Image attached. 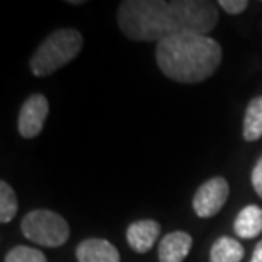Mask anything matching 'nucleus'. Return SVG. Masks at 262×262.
<instances>
[{
    "instance_id": "obj_1",
    "label": "nucleus",
    "mask_w": 262,
    "mask_h": 262,
    "mask_svg": "<svg viewBox=\"0 0 262 262\" xmlns=\"http://www.w3.org/2000/svg\"><path fill=\"white\" fill-rule=\"evenodd\" d=\"M218 24V9L208 0H124L118 26L131 41H162L187 33L208 34Z\"/></svg>"
},
{
    "instance_id": "obj_2",
    "label": "nucleus",
    "mask_w": 262,
    "mask_h": 262,
    "mask_svg": "<svg viewBox=\"0 0 262 262\" xmlns=\"http://www.w3.org/2000/svg\"><path fill=\"white\" fill-rule=\"evenodd\" d=\"M222 46L206 34L187 33L157 43V65L165 77L179 83H199L218 70Z\"/></svg>"
},
{
    "instance_id": "obj_3",
    "label": "nucleus",
    "mask_w": 262,
    "mask_h": 262,
    "mask_svg": "<svg viewBox=\"0 0 262 262\" xmlns=\"http://www.w3.org/2000/svg\"><path fill=\"white\" fill-rule=\"evenodd\" d=\"M83 45L77 29H56L34 51L29 68L36 77H46L68 65L80 53Z\"/></svg>"
},
{
    "instance_id": "obj_4",
    "label": "nucleus",
    "mask_w": 262,
    "mask_h": 262,
    "mask_svg": "<svg viewBox=\"0 0 262 262\" xmlns=\"http://www.w3.org/2000/svg\"><path fill=\"white\" fill-rule=\"evenodd\" d=\"M24 237L43 247H61L70 237V227L61 214L50 209H34L20 223Z\"/></svg>"
},
{
    "instance_id": "obj_5",
    "label": "nucleus",
    "mask_w": 262,
    "mask_h": 262,
    "mask_svg": "<svg viewBox=\"0 0 262 262\" xmlns=\"http://www.w3.org/2000/svg\"><path fill=\"white\" fill-rule=\"evenodd\" d=\"M230 187L223 177H213L196 191L192 198V209L199 218H211L225 206Z\"/></svg>"
},
{
    "instance_id": "obj_6",
    "label": "nucleus",
    "mask_w": 262,
    "mask_h": 262,
    "mask_svg": "<svg viewBox=\"0 0 262 262\" xmlns=\"http://www.w3.org/2000/svg\"><path fill=\"white\" fill-rule=\"evenodd\" d=\"M50 113V104L43 94H33L26 99L19 111L17 129L23 138H36L43 131L45 121Z\"/></svg>"
},
{
    "instance_id": "obj_7",
    "label": "nucleus",
    "mask_w": 262,
    "mask_h": 262,
    "mask_svg": "<svg viewBox=\"0 0 262 262\" xmlns=\"http://www.w3.org/2000/svg\"><path fill=\"white\" fill-rule=\"evenodd\" d=\"M160 235V225L154 220H140L131 223L126 230L128 245L135 252L145 254L154 247Z\"/></svg>"
},
{
    "instance_id": "obj_8",
    "label": "nucleus",
    "mask_w": 262,
    "mask_h": 262,
    "mask_svg": "<svg viewBox=\"0 0 262 262\" xmlns=\"http://www.w3.org/2000/svg\"><path fill=\"white\" fill-rule=\"evenodd\" d=\"M78 262H119V252L104 238H87L75 250Z\"/></svg>"
},
{
    "instance_id": "obj_9",
    "label": "nucleus",
    "mask_w": 262,
    "mask_h": 262,
    "mask_svg": "<svg viewBox=\"0 0 262 262\" xmlns=\"http://www.w3.org/2000/svg\"><path fill=\"white\" fill-rule=\"evenodd\" d=\"M192 237L186 232L167 233L159 244L160 262H182L191 252Z\"/></svg>"
},
{
    "instance_id": "obj_10",
    "label": "nucleus",
    "mask_w": 262,
    "mask_h": 262,
    "mask_svg": "<svg viewBox=\"0 0 262 262\" xmlns=\"http://www.w3.org/2000/svg\"><path fill=\"white\" fill-rule=\"evenodd\" d=\"M235 233L240 238H255L262 233V208L249 204L237 214L233 223Z\"/></svg>"
},
{
    "instance_id": "obj_11",
    "label": "nucleus",
    "mask_w": 262,
    "mask_h": 262,
    "mask_svg": "<svg viewBox=\"0 0 262 262\" xmlns=\"http://www.w3.org/2000/svg\"><path fill=\"white\" fill-rule=\"evenodd\" d=\"M244 245L235 238L220 237L209 252V262H240L244 259Z\"/></svg>"
},
{
    "instance_id": "obj_12",
    "label": "nucleus",
    "mask_w": 262,
    "mask_h": 262,
    "mask_svg": "<svg viewBox=\"0 0 262 262\" xmlns=\"http://www.w3.org/2000/svg\"><path fill=\"white\" fill-rule=\"evenodd\" d=\"M262 136V96L249 102L244 116V138L255 141Z\"/></svg>"
},
{
    "instance_id": "obj_13",
    "label": "nucleus",
    "mask_w": 262,
    "mask_h": 262,
    "mask_svg": "<svg viewBox=\"0 0 262 262\" xmlns=\"http://www.w3.org/2000/svg\"><path fill=\"white\" fill-rule=\"evenodd\" d=\"M19 201L14 189L5 181L0 182V222L9 223L17 214Z\"/></svg>"
},
{
    "instance_id": "obj_14",
    "label": "nucleus",
    "mask_w": 262,
    "mask_h": 262,
    "mask_svg": "<svg viewBox=\"0 0 262 262\" xmlns=\"http://www.w3.org/2000/svg\"><path fill=\"white\" fill-rule=\"evenodd\" d=\"M5 262H48L45 254L28 245H17L5 255Z\"/></svg>"
},
{
    "instance_id": "obj_15",
    "label": "nucleus",
    "mask_w": 262,
    "mask_h": 262,
    "mask_svg": "<svg viewBox=\"0 0 262 262\" xmlns=\"http://www.w3.org/2000/svg\"><path fill=\"white\" fill-rule=\"evenodd\" d=\"M218 5L227 14L238 15V14H242L244 10L249 7V2H247V0H222V2H218Z\"/></svg>"
},
{
    "instance_id": "obj_16",
    "label": "nucleus",
    "mask_w": 262,
    "mask_h": 262,
    "mask_svg": "<svg viewBox=\"0 0 262 262\" xmlns=\"http://www.w3.org/2000/svg\"><path fill=\"white\" fill-rule=\"evenodd\" d=\"M250 179H252V186H254L255 192L262 198V157L257 160V164H255Z\"/></svg>"
},
{
    "instance_id": "obj_17",
    "label": "nucleus",
    "mask_w": 262,
    "mask_h": 262,
    "mask_svg": "<svg viewBox=\"0 0 262 262\" xmlns=\"http://www.w3.org/2000/svg\"><path fill=\"white\" fill-rule=\"evenodd\" d=\"M250 262H262V240H259V242L255 244V249H254Z\"/></svg>"
},
{
    "instance_id": "obj_18",
    "label": "nucleus",
    "mask_w": 262,
    "mask_h": 262,
    "mask_svg": "<svg viewBox=\"0 0 262 262\" xmlns=\"http://www.w3.org/2000/svg\"><path fill=\"white\" fill-rule=\"evenodd\" d=\"M68 4H72V5H82V4H85V2H82V0H68Z\"/></svg>"
}]
</instances>
